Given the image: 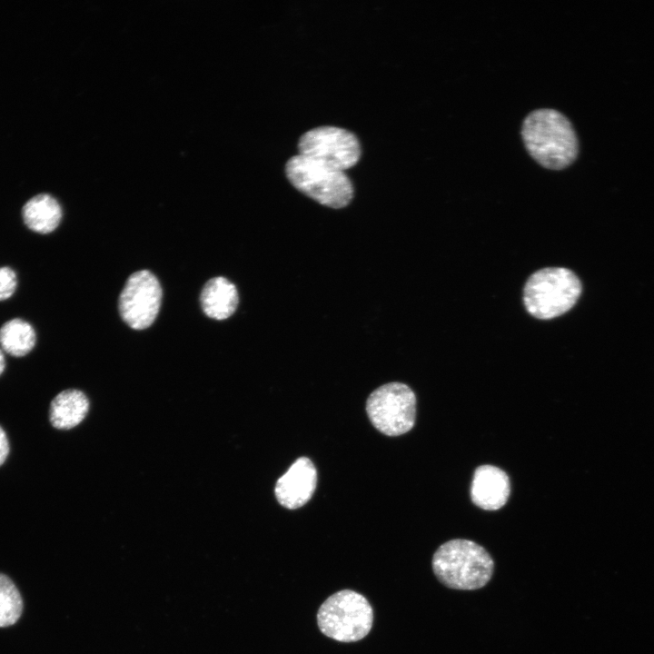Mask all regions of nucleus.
Wrapping results in <instances>:
<instances>
[{"instance_id":"nucleus-6","label":"nucleus","mask_w":654,"mask_h":654,"mask_svg":"<svg viewBox=\"0 0 654 654\" xmlns=\"http://www.w3.org/2000/svg\"><path fill=\"white\" fill-rule=\"evenodd\" d=\"M366 412L372 425L387 436H400L415 423L416 397L401 382H389L374 390L366 401Z\"/></svg>"},{"instance_id":"nucleus-7","label":"nucleus","mask_w":654,"mask_h":654,"mask_svg":"<svg viewBox=\"0 0 654 654\" xmlns=\"http://www.w3.org/2000/svg\"><path fill=\"white\" fill-rule=\"evenodd\" d=\"M300 154L344 171L361 157L357 137L343 128L319 126L304 133L298 143Z\"/></svg>"},{"instance_id":"nucleus-4","label":"nucleus","mask_w":654,"mask_h":654,"mask_svg":"<svg viewBox=\"0 0 654 654\" xmlns=\"http://www.w3.org/2000/svg\"><path fill=\"white\" fill-rule=\"evenodd\" d=\"M285 173L298 191L322 205L343 208L353 197V186L344 171L300 154L287 161Z\"/></svg>"},{"instance_id":"nucleus-3","label":"nucleus","mask_w":654,"mask_h":654,"mask_svg":"<svg viewBox=\"0 0 654 654\" xmlns=\"http://www.w3.org/2000/svg\"><path fill=\"white\" fill-rule=\"evenodd\" d=\"M580 293V281L572 271L548 267L529 277L523 289V302L533 317L550 320L570 311Z\"/></svg>"},{"instance_id":"nucleus-14","label":"nucleus","mask_w":654,"mask_h":654,"mask_svg":"<svg viewBox=\"0 0 654 654\" xmlns=\"http://www.w3.org/2000/svg\"><path fill=\"white\" fill-rule=\"evenodd\" d=\"M35 342L36 334L33 326L22 319H12L0 328L1 348L12 356L26 355L33 350Z\"/></svg>"},{"instance_id":"nucleus-15","label":"nucleus","mask_w":654,"mask_h":654,"mask_svg":"<svg viewBox=\"0 0 654 654\" xmlns=\"http://www.w3.org/2000/svg\"><path fill=\"white\" fill-rule=\"evenodd\" d=\"M23 611L21 595L6 575L0 573V627L15 624Z\"/></svg>"},{"instance_id":"nucleus-1","label":"nucleus","mask_w":654,"mask_h":654,"mask_svg":"<svg viewBox=\"0 0 654 654\" xmlns=\"http://www.w3.org/2000/svg\"><path fill=\"white\" fill-rule=\"evenodd\" d=\"M521 134L530 154L546 168L563 169L578 156L576 132L557 110L540 108L530 113L523 121Z\"/></svg>"},{"instance_id":"nucleus-11","label":"nucleus","mask_w":654,"mask_h":654,"mask_svg":"<svg viewBox=\"0 0 654 654\" xmlns=\"http://www.w3.org/2000/svg\"><path fill=\"white\" fill-rule=\"evenodd\" d=\"M200 302L203 312L214 320L232 316L239 303L236 286L223 276L210 279L203 286Z\"/></svg>"},{"instance_id":"nucleus-16","label":"nucleus","mask_w":654,"mask_h":654,"mask_svg":"<svg viewBox=\"0 0 654 654\" xmlns=\"http://www.w3.org/2000/svg\"><path fill=\"white\" fill-rule=\"evenodd\" d=\"M17 285L15 272L9 267H0V301L10 298Z\"/></svg>"},{"instance_id":"nucleus-2","label":"nucleus","mask_w":654,"mask_h":654,"mask_svg":"<svg viewBox=\"0 0 654 654\" xmlns=\"http://www.w3.org/2000/svg\"><path fill=\"white\" fill-rule=\"evenodd\" d=\"M431 568L443 586L457 590H475L483 588L491 580L494 560L477 542L453 539L435 550Z\"/></svg>"},{"instance_id":"nucleus-17","label":"nucleus","mask_w":654,"mask_h":654,"mask_svg":"<svg viewBox=\"0 0 654 654\" xmlns=\"http://www.w3.org/2000/svg\"><path fill=\"white\" fill-rule=\"evenodd\" d=\"M9 453V443L5 431L0 426V466L5 461Z\"/></svg>"},{"instance_id":"nucleus-12","label":"nucleus","mask_w":654,"mask_h":654,"mask_svg":"<svg viewBox=\"0 0 654 654\" xmlns=\"http://www.w3.org/2000/svg\"><path fill=\"white\" fill-rule=\"evenodd\" d=\"M89 401L86 395L74 389L58 393L51 401L49 419L51 424L60 430H69L77 426L86 416Z\"/></svg>"},{"instance_id":"nucleus-5","label":"nucleus","mask_w":654,"mask_h":654,"mask_svg":"<svg viewBox=\"0 0 654 654\" xmlns=\"http://www.w3.org/2000/svg\"><path fill=\"white\" fill-rule=\"evenodd\" d=\"M373 610L369 600L352 590H342L328 597L317 612L321 632L341 642H355L372 629Z\"/></svg>"},{"instance_id":"nucleus-18","label":"nucleus","mask_w":654,"mask_h":654,"mask_svg":"<svg viewBox=\"0 0 654 654\" xmlns=\"http://www.w3.org/2000/svg\"><path fill=\"white\" fill-rule=\"evenodd\" d=\"M5 368V360L3 351L0 349V375L3 373Z\"/></svg>"},{"instance_id":"nucleus-10","label":"nucleus","mask_w":654,"mask_h":654,"mask_svg":"<svg viewBox=\"0 0 654 654\" xmlns=\"http://www.w3.org/2000/svg\"><path fill=\"white\" fill-rule=\"evenodd\" d=\"M510 493V479L501 469L484 464L474 471L471 498L477 507L486 510H499L507 503Z\"/></svg>"},{"instance_id":"nucleus-13","label":"nucleus","mask_w":654,"mask_h":654,"mask_svg":"<svg viewBox=\"0 0 654 654\" xmlns=\"http://www.w3.org/2000/svg\"><path fill=\"white\" fill-rule=\"evenodd\" d=\"M25 225L38 233L54 231L62 219V208L52 195L40 193L29 199L22 209Z\"/></svg>"},{"instance_id":"nucleus-8","label":"nucleus","mask_w":654,"mask_h":654,"mask_svg":"<svg viewBox=\"0 0 654 654\" xmlns=\"http://www.w3.org/2000/svg\"><path fill=\"white\" fill-rule=\"evenodd\" d=\"M161 302L158 279L150 271L141 270L128 277L119 296V312L129 327L144 330L156 319Z\"/></svg>"},{"instance_id":"nucleus-9","label":"nucleus","mask_w":654,"mask_h":654,"mask_svg":"<svg viewBox=\"0 0 654 654\" xmlns=\"http://www.w3.org/2000/svg\"><path fill=\"white\" fill-rule=\"evenodd\" d=\"M316 483L317 471L312 461L306 457L298 458L278 479L274 489L276 499L287 509H298L312 498Z\"/></svg>"}]
</instances>
